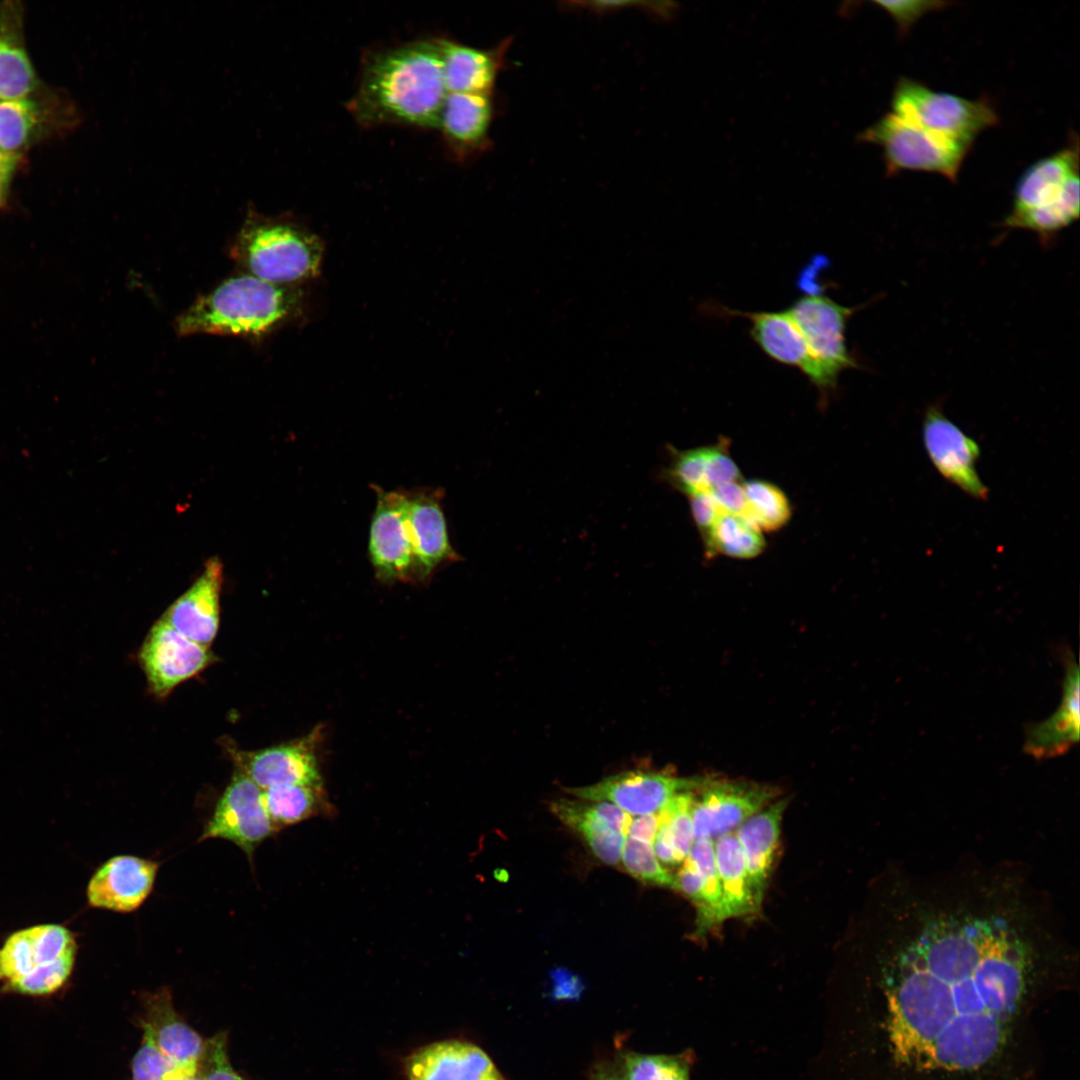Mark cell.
Returning <instances> with one entry per match:
<instances>
[{
    "label": "cell",
    "instance_id": "51",
    "mask_svg": "<svg viewBox=\"0 0 1080 1080\" xmlns=\"http://www.w3.org/2000/svg\"><path fill=\"white\" fill-rule=\"evenodd\" d=\"M177 1080H203V1079H202V1077H199L197 1074H195V1075L187 1076V1077L177 1079Z\"/></svg>",
    "mask_w": 1080,
    "mask_h": 1080
},
{
    "label": "cell",
    "instance_id": "48",
    "mask_svg": "<svg viewBox=\"0 0 1080 1080\" xmlns=\"http://www.w3.org/2000/svg\"><path fill=\"white\" fill-rule=\"evenodd\" d=\"M653 848L660 863L666 865L679 864L667 826L662 821L659 823V828L653 842Z\"/></svg>",
    "mask_w": 1080,
    "mask_h": 1080
},
{
    "label": "cell",
    "instance_id": "19",
    "mask_svg": "<svg viewBox=\"0 0 1080 1080\" xmlns=\"http://www.w3.org/2000/svg\"><path fill=\"white\" fill-rule=\"evenodd\" d=\"M158 868V862L132 855L108 859L89 881V904L116 912L135 911L151 893Z\"/></svg>",
    "mask_w": 1080,
    "mask_h": 1080
},
{
    "label": "cell",
    "instance_id": "38",
    "mask_svg": "<svg viewBox=\"0 0 1080 1080\" xmlns=\"http://www.w3.org/2000/svg\"><path fill=\"white\" fill-rule=\"evenodd\" d=\"M197 1074L165 1056L152 1038L144 1033L143 1042L132 1062V1080H177Z\"/></svg>",
    "mask_w": 1080,
    "mask_h": 1080
},
{
    "label": "cell",
    "instance_id": "15",
    "mask_svg": "<svg viewBox=\"0 0 1080 1080\" xmlns=\"http://www.w3.org/2000/svg\"><path fill=\"white\" fill-rule=\"evenodd\" d=\"M322 728L291 742L257 751L230 750L236 768L262 790L285 784L323 785L318 750Z\"/></svg>",
    "mask_w": 1080,
    "mask_h": 1080
},
{
    "label": "cell",
    "instance_id": "31",
    "mask_svg": "<svg viewBox=\"0 0 1080 1080\" xmlns=\"http://www.w3.org/2000/svg\"><path fill=\"white\" fill-rule=\"evenodd\" d=\"M746 508L744 517L761 531L773 532L790 520L792 509L784 491L775 484L753 479L742 482Z\"/></svg>",
    "mask_w": 1080,
    "mask_h": 1080
},
{
    "label": "cell",
    "instance_id": "29",
    "mask_svg": "<svg viewBox=\"0 0 1080 1080\" xmlns=\"http://www.w3.org/2000/svg\"><path fill=\"white\" fill-rule=\"evenodd\" d=\"M707 557L753 559L766 547L762 531L743 516L722 513L703 538Z\"/></svg>",
    "mask_w": 1080,
    "mask_h": 1080
},
{
    "label": "cell",
    "instance_id": "36",
    "mask_svg": "<svg viewBox=\"0 0 1080 1080\" xmlns=\"http://www.w3.org/2000/svg\"><path fill=\"white\" fill-rule=\"evenodd\" d=\"M698 870L709 909L711 928L724 921L722 893L712 839L695 840L687 856Z\"/></svg>",
    "mask_w": 1080,
    "mask_h": 1080
},
{
    "label": "cell",
    "instance_id": "8",
    "mask_svg": "<svg viewBox=\"0 0 1080 1080\" xmlns=\"http://www.w3.org/2000/svg\"><path fill=\"white\" fill-rule=\"evenodd\" d=\"M854 310L818 293L801 296L787 309L819 372L821 391L834 388L841 372L857 367L845 341L846 324Z\"/></svg>",
    "mask_w": 1080,
    "mask_h": 1080
},
{
    "label": "cell",
    "instance_id": "45",
    "mask_svg": "<svg viewBox=\"0 0 1080 1080\" xmlns=\"http://www.w3.org/2000/svg\"><path fill=\"white\" fill-rule=\"evenodd\" d=\"M708 493L723 513L744 517L746 499L741 481L717 485Z\"/></svg>",
    "mask_w": 1080,
    "mask_h": 1080
},
{
    "label": "cell",
    "instance_id": "26",
    "mask_svg": "<svg viewBox=\"0 0 1080 1080\" xmlns=\"http://www.w3.org/2000/svg\"><path fill=\"white\" fill-rule=\"evenodd\" d=\"M552 813L578 833L593 854L607 865H617L625 835L606 824L597 814L593 801L559 799L550 805Z\"/></svg>",
    "mask_w": 1080,
    "mask_h": 1080
},
{
    "label": "cell",
    "instance_id": "39",
    "mask_svg": "<svg viewBox=\"0 0 1080 1080\" xmlns=\"http://www.w3.org/2000/svg\"><path fill=\"white\" fill-rule=\"evenodd\" d=\"M28 930L31 939L33 969L64 957L75 956V938L66 927L57 924H42L29 927Z\"/></svg>",
    "mask_w": 1080,
    "mask_h": 1080
},
{
    "label": "cell",
    "instance_id": "10",
    "mask_svg": "<svg viewBox=\"0 0 1080 1080\" xmlns=\"http://www.w3.org/2000/svg\"><path fill=\"white\" fill-rule=\"evenodd\" d=\"M277 831L265 807L262 789L236 769L200 841L213 838L230 841L251 859L256 848Z\"/></svg>",
    "mask_w": 1080,
    "mask_h": 1080
},
{
    "label": "cell",
    "instance_id": "17",
    "mask_svg": "<svg viewBox=\"0 0 1080 1080\" xmlns=\"http://www.w3.org/2000/svg\"><path fill=\"white\" fill-rule=\"evenodd\" d=\"M494 115L493 93H447L436 130L448 155L465 163L487 152Z\"/></svg>",
    "mask_w": 1080,
    "mask_h": 1080
},
{
    "label": "cell",
    "instance_id": "30",
    "mask_svg": "<svg viewBox=\"0 0 1080 1080\" xmlns=\"http://www.w3.org/2000/svg\"><path fill=\"white\" fill-rule=\"evenodd\" d=\"M613 1058L622 1080H690V1056L644 1054L617 1047Z\"/></svg>",
    "mask_w": 1080,
    "mask_h": 1080
},
{
    "label": "cell",
    "instance_id": "52",
    "mask_svg": "<svg viewBox=\"0 0 1080 1080\" xmlns=\"http://www.w3.org/2000/svg\"><path fill=\"white\" fill-rule=\"evenodd\" d=\"M2 978H4V973H3L2 960H1V950H0V979H2Z\"/></svg>",
    "mask_w": 1080,
    "mask_h": 1080
},
{
    "label": "cell",
    "instance_id": "43",
    "mask_svg": "<svg viewBox=\"0 0 1080 1080\" xmlns=\"http://www.w3.org/2000/svg\"><path fill=\"white\" fill-rule=\"evenodd\" d=\"M896 22L898 31L906 34L913 23L925 13L942 8L949 2L942 1H876Z\"/></svg>",
    "mask_w": 1080,
    "mask_h": 1080
},
{
    "label": "cell",
    "instance_id": "3",
    "mask_svg": "<svg viewBox=\"0 0 1080 1080\" xmlns=\"http://www.w3.org/2000/svg\"><path fill=\"white\" fill-rule=\"evenodd\" d=\"M303 295L249 274L230 277L199 297L176 319L179 335L216 334L260 338L295 319Z\"/></svg>",
    "mask_w": 1080,
    "mask_h": 1080
},
{
    "label": "cell",
    "instance_id": "49",
    "mask_svg": "<svg viewBox=\"0 0 1080 1080\" xmlns=\"http://www.w3.org/2000/svg\"><path fill=\"white\" fill-rule=\"evenodd\" d=\"M588 1080H622L613 1062V1059H599L595 1061L589 1071Z\"/></svg>",
    "mask_w": 1080,
    "mask_h": 1080
},
{
    "label": "cell",
    "instance_id": "34",
    "mask_svg": "<svg viewBox=\"0 0 1080 1080\" xmlns=\"http://www.w3.org/2000/svg\"><path fill=\"white\" fill-rule=\"evenodd\" d=\"M37 105L28 99L0 100V152L17 157L38 122Z\"/></svg>",
    "mask_w": 1080,
    "mask_h": 1080
},
{
    "label": "cell",
    "instance_id": "12",
    "mask_svg": "<svg viewBox=\"0 0 1080 1080\" xmlns=\"http://www.w3.org/2000/svg\"><path fill=\"white\" fill-rule=\"evenodd\" d=\"M697 791L692 807L695 840L731 833L778 795L768 785L707 778Z\"/></svg>",
    "mask_w": 1080,
    "mask_h": 1080
},
{
    "label": "cell",
    "instance_id": "41",
    "mask_svg": "<svg viewBox=\"0 0 1080 1080\" xmlns=\"http://www.w3.org/2000/svg\"><path fill=\"white\" fill-rule=\"evenodd\" d=\"M4 978L15 981L33 969L31 939L28 928L11 934L1 949Z\"/></svg>",
    "mask_w": 1080,
    "mask_h": 1080
},
{
    "label": "cell",
    "instance_id": "42",
    "mask_svg": "<svg viewBox=\"0 0 1080 1080\" xmlns=\"http://www.w3.org/2000/svg\"><path fill=\"white\" fill-rule=\"evenodd\" d=\"M675 889L685 894L697 907L696 935L701 936L711 929L709 909L704 893L702 878L692 863L686 857L683 865L674 877Z\"/></svg>",
    "mask_w": 1080,
    "mask_h": 1080
},
{
    "label": "cell",
    "instance_id": "23",
    "mask_svg": "<svg viewBox=\"0 0 1080 1080\" xmlns=\"http://www.w3.org/2000/svg\"><path fill=\"white\" fill-rule=\"evenodd\" d=\"M788 802L787 798L773 801L746 819L735 832L744 857L749 889L758 908L774 862Z\"/></svg>",
    "mask_w": 1080,
    "mask_h": 1080
},
{
    "label": "cell",
    "instance_id": "50",
    "mask_svg": "<svg viewBox=\"0 0 1080 1080\" xmlns=\"http://www.w3.org/2000/svg\"><path fill=\"white\" fill-rule=\"evenodd\" d=\"M16 158L0 152V195L8 182L15 166Z\"/></svg>",
    "mask_w": 1080,
    "mask_h": 1080
},
{
    "label": "cell",
    "instance_id": "9",
    "mask_svg": "<svg viewBox=\"0 0 1080 1080\" xmlns=\"http://www.w3.org/2000/svg\"><path fill=\"white\" fill-rule=\"evenodd\" d=\"M368 556L377 580L384 584L415 583L414 557L407 520V490L374 486Z\"/></svg>",
    "mask_w": 1080,
    "mask_h": 1080
},
{
    "label": "cell",
    "instance_id": "6",
    "mask_svg": "<svg viewBox=\"0 0 1080 1080\" xmlns=\"http://www.w3.org/2000/svg\"><path fill=\"white\" fill-rule=\"evenodd\" d=\"M891 109L909 123L968 146L978 134L998 123V115L986 99L935 91L906 77L896 82Z\"/></svg>",
    "mask_w": 1080,
    "mask_h": 1080
},
{
    "label": "cell",
    "instance_id": "33",
    "mask_svg": "<svg viewBox=\"0 0 1080 1080\" xmlns=\"http://www.w3.org/2000/svg\"><path fill=\"white\" fill-rule=\"evenodd\" d=\"M35 75L15 33L0 28V100H18L33 90Z\"/></svg>",
    "mask_w": 1080,
    "mask_h": 1080
},
{
    "label": "cell",
    "instance_id": "5",
    "mask_svg": "<svg viewBox=\"0 0 1080 1080\" xmlns=\"http://www.w3.org/2000/svg\"><path fill=\"white\" fill-rule=\"evenodd\" d=\"M1078 143V137L1074 135L1066 147L1036 161L1024 171L1016 183L1013 206L1003 226L1029 230L1048 238L1078 219Z\"/></svg>",
    "mask_w": 1080,
    "mask_h": 1080
},
{
    "label": "cell",
    "instance_id": "40",
    "mask_svg": "<svg viewBox=\"0 0 1080 1080\" xmlns=\"http://www.w3.org/2000/svg\"><path fill=\"white\" fill-rule=\"evenodd\" d=\"M75 956L37 966L25 976L6 983V989L24 995H48L56 992L67 981L73 970Z\"/></svg>",
    "mask_w": 1080,
    "mask_h": 1080
},
{
    "label": "cell",
    "instance_id": "46",
    "mask_svg": "<svg viewBox=\"0 0 1080 1080\" xmlns=\"http://www.w3.org/2000/svg\"><path fill=\"white\" fill-rule=\"evenodd\" d=\"M688 499L693 520L703 539L723 512L708 492L695 494Z\"/></svg>",
    "mask_w": 1080,
    "mask_h": 1080
},
{
    "label": "cell",
    "instance_id": "18",
    "mask_svg": "<svg viewBox=\"0 0 1080 1080\" xmlns=\"http://www.w3.org/2000/svg\"><path fill=\"white\" fill-rule=\"evenodd\" d=\"M1080 672L1070 650L1064 655L1062 697L1057 709L1045 720L1025 729L1024 752L1036 760L1052 759L1069 752L1080 735Z\"/></svg>",
    "mask_w": 1080,
    "mask_h": 1080
},
{
    "label": "cell",
    "instance_id": "27",
    "mask_svg": "<svg viewBox=\"0 0 1080 1080\" xmlns=\"http://www.w3.org/2000/svg\"><path fill=\"white\" fill-rule=\"evenodd\" d=\"M714 847L722 893L723 919L757 912L759 908L749 889L744 857L735 833L719 836Z\"/></svg>",
    "mask_w": 1080,
    "mask_h": 1080
},
{
    "label": "cell",
    "instance_id": "1",
    "mask_svg": "<svg viewBox=\"0 0 1080 1080\" xmlns=\"http://www.w3.org/2000/svg\"><path fill=\"white\" fill-rule=\"evenodd\" d=\"M878 951L895 1063L926 1074L993 1064L1038 992L1078 954L1048 892L1024 866L969 857L887 875Z\"/></svg>",
    "mask_w": 1080,
    "mask_h": 1080
},
{
    "label": "cell",
    "instance_id": "11",
    "mask_svg": "<svg viewBox=\"0 0 1080 1080\" xmlns=\"http://www.w3.org/2000/svg\"><path fill=\"white\" fill-rule=\"evenodd\" d=\"M704 778H680L663 771L632 770L612 775L592 785L566 788L569 795L587 801H607L629 816L659 813L671 799L696 791Z\"/></svg>",
    "mask_w": 1080,
    "mask_h": 1080
},
{
    "label": "cell",
    "instance_id": "25",
    "mask_svg": "<svg viewBox=\"0 0 1080 1080\" xmlns=\"http://www.w3.org/2000/svg\"><path fill=\"white\" fill-rule=\"evenodd\" d=\"M147 1033L159 1050L168 1058L188 1069L197 1071L205 1051L202 1038L187 1025L173 1009L170 995L162 991L148 999Z\"/></svg>",
    "mask_w": 1080,
    "mask_h": 1080
},
{
    "label": "cell",
    "instance_id": "13",
    "mask_svg": "<svg viewBox=\"0 0 1080 1080\" xmlns=\"http://www.w3.org/2000/svg\"><path fill=\"white\" fill-rule=\"evenodd\" d=\"M213 660L209 647L187 638L162 618L152 626L139 652L149 688L159 698L168 696Z\"/></svg>",
    "mask_w": 1080,
    "mask_h": 1080
},
{
    "label": "cell",
    "instance_id": "20",
    "mask_svg": "<svg viewBox=\"0 0 1080 1080\" xmlns=\"http://www.w3.org/2000/svg\"><path fill=\"white\" fill-rule=\"evenodd\" d=\"M223 565L209 559L200 576L161 617L187 638L209 647L219 627Z\"/></svg>",
    "mask_w": 1080,
    "mask_h": 1080
},
{
    "label": "cell",
    "instance_id": "2",
    "mask_svg": "<svg viewBox=\"0 0 1080 1080\" xmlns=\"http://www.w3.org/2000/svg\"><path fill=\"white\" fill-rule=\"evenodd\" d=\"M437 38L369 50L346 103L362 127L436 129L447 95Z\"/></svg>",
    "mask_w": 1080,
    "mask_h": 1080
},
{
    "label": "cell",
    "instance_id": "37",
    "mask_svg": "<svg viewBox=\"0 0 1080 1080\" xmlns=\"http://www.w3.org/2000/svg\"><path fill=\"white\" fill-rule=\"evenodd\" d=\"M694 796V791L680 793L658 813L660 821L667 826L679 863L688 856L695 841L692 822Z\"/></svg>",
    "mask_w": 1080,
    "mask_h": 1080
},
{
    "label": "cell",
    "instance_id": "14",
    "mask_svg": "<svg viewBox=\"0 0 1080 1080\" xmlns=\"http://www.w3.org/2000/svg\"><path fill=\"white\" fill-rule=\"evenodd\" d=\"M922 439L931 463L945 480L975 499H987L988 488L976 468L980 458L978 443L936 406H930L924 414Z\"/></svg>",
    "mask_w": 1080,
    "mask_h": 1080
},
{
    "label": "cell",
    "instance_id": "16",
    "mask_svg": "<svg viewBox=\"0 0 1080 1080\" xmlns=\"http://www.w3.org/2000/svg\"><path fill=\"white\" fill-rule=\"evenodd\" d=\"M442 499L440 489L407 490L415 583L429 582L441 568L462 559L450 542Z\"/></svg>",
    "mask_w": 1080,
    "mask_h": 1080
},
{
    "label": "cell",
    "instance_id": "44",
    "mask_svg": "<svg viewBox=\"0 0 1080 1080\" xmlns=\"http://www.w3.org/2000/svg\"><path fill=\"white\" fill-rule=\"evenodd\" d=\"M203 1080H244L230 1065L222 1035L210 1040Z\"/></svg>",
    "mask_w": 1080,
    "mask_h": 1080
},
{
    "label": "cell",
    "instance_id": "21",
    "mask_svg": "<svg viewBox=\"0 0 1080 1080\" xmlns=\"http://www.w3.org/2000/svg\"><path fill=\"white\" fill-rule=\"evenodd\" d=\"M408 1080H506L477 1045L445 1040L414 1052L406 1063Z\"/></svg>",
    "mask_w": 1080,
    "mask_h": 1080
},
{
    "label": "cell",
    "instance_id": "35",
    "mask_svg": "<svg viewBox=\"0 0 1080 1080\" xmlns=\"http://www.w3.org/2000/svg\"><path fill=\"white\" fill-rule=\"evenodd\" d=\"M620 861L624 869L636 879L647 884L675 889L674 877L662 867L652 843L626 835Z\"/></svg>",
    "mask_w": 1080,
    "mask_h": 1080
},
{
    "label": "cell",
    "instance_id": "28",
    "mask_svg": "<svg viewBox=\"0 0 1080 1080\" xmlns=\"http://www.w3.org/2000/svg\"><path fill=\"white\" fill-rule=\"evenodd\" d=\"M262 791L265 807L278 830L330 809L323 785L285 784Z\"/></svg>",
    "mask_w": 1080,
    "mask_h": 1080
},
{
    "label": "cell",
    "instance_id": "47",
    "mask_svg": "<svg viewBox=\"0 0 1080 1080\" xmlns=\"http://www.w3.org/2000/svg\"><path fill=\"white\" fill-rule=\"evenodd\" d=\"M659 823L658 813L634 816L630 819L626 835L653 844Z\"/></svg>",
    "mask_w": 1080,
    "mask_h": 1080
},
{
    "label": "cell",
    "instance_id": "4",
    "mask_svg": "<svg viewBox=\"0 0 1080 1080\" xmlns=\"http://www.w3.org/2000/svg\"><path fill=\"white\" fill-rule=\"evenodd\" d=\"M230 255L251 276L296 286L319 274L323 245L315 234L287 216L268 217L250 210Z\"/></svg>",
    "mask_w": 1080,
    "mask_h": 1080
},
{
    "label": "cell",
    "instance_id": "32",
    "mask_svg": "<svg viewBox=\"0 0 1080 1080\" xmlns=\"http://www.w3.org/2000/svg\"><path fill=\"white\" fill-rule=\"evenodd\" d=\"M667 450L670 460L661 471L662 480L687 497L707 493L711 445L684 450L668 445Z\"/></svg>",
    "mask_w": 1080,
    "mask_h": 1080
},
{
    "label": "cell",
    "instance_id": "24",
    "mask_svg": "<svg viewBox=\"0 0 1080 1080\" xmlns=\"http://www.w3.org/2000/svg\"><path fill=\"white\" fill-rule=\"evenodd\" d=\"M751 323V336L771 359L798 368L819 390L821 379L807 344L787 310L743 313Z\"/></svg>",
    "mask_w": 1080,
    "mask_h": 1080
},
{
    "label": "cell",
    "instance_id": "22",
    "mask_svg": "<svg viewBox=\"0 0 1080 1080\" xmlns=\"http://www.w3.org/2000/svg\"><path fill=\"white\" fill-rule=\"evenodd\" d=\"M448 93L492 94L512 38L491 48H478L448 37H436Z\"/></svg>",
    "mask_w": 1080,
    "mask_h": 1080
},
{
    "label": "cell",
    "instance_id": "7",
    "mask_svg": "<svg viewBox=\"0 0 1080 1080\" xmlns=\"http://www.w3.org/2000/svg\"><path fill=\"white\" fill-rule=\"evenodd\" d=\"M859 138L882 148L887 174L903 170L938 173L956 181L971 146L933 133L888 112Z\"/></svg>",
    "mask_w": 1080,
    "mask_h": 1080
}]
</instances>
